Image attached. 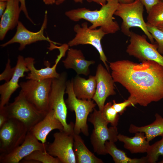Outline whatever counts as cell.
I'll return each mask as SVG.
<instances>
[{"mask_svg":"<svg viewBox=\"0 0 163 163\" xmlns=\"http://www.w3.org/2000/svg\"><path fill=\"white\" fill-rule=\"evenodd\" d=\"M128 60L109 63L114 82L123 86L136 104L147 106L163 98V66L151 60Z\"/></svg>","mask_w":163,"mask_h":163,"instance_id":"1","label":"cell"},{"mask_svg":"<svg viewBox=\"0 0 163 163\" xmlns=\"http://www.w3.org/2000/svg\"><path fill=\"white\" fill-rule=\"evenodd\" d=\"M119 4L117 0H107V3L99 10H90L82 8L66 11L65 14L73 21L84 19L89 21L92 24L89 27L91 29L100 27L106 34H113L120 29L113 17Z\"/></svg>","mask_w":163,"mask_h":163,"instance_id":"2","label":"cell"},{"mask_svg":"<svg viewBox=\"0 0 163 163\" xmlns=\"http://www.w3.org/2000/svg\"><path fill=\"white\" fill-rule=\"evenodd\" d=\"M52 78L36 81L31 79L20 83V92L37 111L45 115L49 110V94Z\"/></svg>","mask_w":163,"mask_h":163,"instance_id":"3","label":"cell"},{"mask_svg":"<svg viewBox=\"0 0 163 163\" xmlns=\"http://www.w3.org/2000/svg\"><path fill=\"white\" fill-rule=\"evenodd\" d=\"M144 5L140 0H135L129 3H119L114 15L122 20L121 29L126 35L129 37L133 27L140 28L152 43L154 41L152 36L148 31L143 18Z\"/></svg>","mask_w":163,"mask_h":163,"instance_id":"4","label":"cell"},{"mask_svg":"<svg viewBox=\"0 0 163 163\" xmlns=\"http://www.w3.org/2000/svg\"><path fill=\"white\" fill-rule=\"evenodd\" d=\"M65 93L68 95V98L65 101L67 109L72 112L74 111L75 113L74 132L78 134L81 132L85 136H88V117L89 113L93 111L97 104L93 100L77 98L73 91L72 80L67 81Z\"/></svg>","mask_w":163,"mask_h":163,"instance_id":"5","label":"cell"},{"mask_svg":"<svg viewBox=\"0 0 163 163\" xmlns=\"http://www.w3.org/2000/svg\"><path fill=\"white\" fill-rule=\"evenodd\" d=\"M88 120L94 126L90 141L94 152L99 155H106L105 143L107 141L115 143L118 140L117 128L108 127L109 123L103 117L101 111L95 108Z\"/></svg>","mask_w":163,"mask_h":163,"instance_id":"6","label":"cell"},{"mask_svg":"<svg viewBox=\"0 0 163 163\" xmlns=\"http://www.w3.org/2000/svg\"><path fill=\"white\" fill-rule=\"evenodd\" d=\"M67 78V73L63 72L58 78L52 79L49 107V110H54L56 117L62 124L63 130L71 133L74 130V124L72 122L69 124L67 122V108L64 99Z\"/></svg>","mask_w":163,"mask_h":163,"instance_id":"7","label":"cell"},{"mask_svg":"<svg viewBox=\"0 0 163 163\" xmlns=\"http://www.w3.org/2000/svg\"><path fill=\"white\" fill-rule=\"evenodd\" d=\"M3 107L9 118H14L21 122L28 131L45 116L35 109L20 92L13 102Z\"/></svg>","mask_w":163,"mask_h":163,"instance_id":"8","label":"cell"},{"mask_svg":"<svg viewBox=\"0 0 163 163\" xmlns=\"http://www.w3.org/2000/svg\"><path fill=\"white\" fill-rule=\"evenodd\" d=\"M73 30L76 34L75 37L68 43L69 46L71 47L81 44L92 45L97 51L100 60L109 72V67L107 63V59L101 44V40L104 35L107 34L106 33L101 27L97 29H90L86 22L83 23L81 26L79 24L75 25Z\"/></svg>","mask_w":163,"mask_h":163,"instance_id":"9","label":"cell"},{"mask_svg":"<svg viewBox=\"0 0 163 163\" xmlns=\"http://www.w3.org/2000/svg\"><path fill=\"white\" fill-rule=\"evenodd\" d=\"M28 132L21 122L14 118H9L0 127V154L8 153L20 145Z\"/></svg>","mask_w":163,"mask_h":163,"instance_id":"10","label":"cell"},{"mask_svg":"<svg viewBox=\"0 0 163 163\" xmlns=\"http://www.w3.org/2000/svg\"><path fill=\"white\" fill-rule=\"evenodd\" d=\"M146 37L131 31L129 36L130 43L126 50L127 53L141 61H153L163 66V56L158 52V45L148 42Z\"/></svg>","mask_w":163,"mask_h":163,"instance_id":"11","label":"cell"},{"mask_svg":"<svg viewBox=\"0 0 163 163\" xmlns=\"http://www.w3.org/2000/svg\"><path fill=\"white\" fill-rule=\"evenodd\" d=\"M74 130L68 133L64 130L55 133L54 139L48 143L46 152L52 156L57 157L61 163H76L73 149Z\"/></svg>","mask_w":163,"mask_h":163,"instance_id":"12","label":"cell"},{"mask_svg":"<svg viewBox=\"0 0 163 163\" xmlns=\"http://www.w3.org/2000/svg\"><path fill=\"white\" fill-rule=\"evenodd\" d=\"M48 143L39 142L34 135L28 131L23 142L8 153L0 154V163H18L33 151H46Z\"/></svg>","mask_w":163,"mask_h":163,"instance_id":"13","label":"cell"},{"mask_svg":"<svg viewBox=\"0 0 163 163\" xmlns=\"http://www.w3.org/2000/svg\"><path fill=\"white\" fill-rule=\"evenodd\" d=\"M47 24V12L46 11L43 24L40 30L37 32H33L27 30L21 22L19 21L17 26V30L14 36L10 40L1 45L3 47L14 43L20 44L19 50H24L27 45L40 41H46L54 44H60L51 40L44 35V30Z\"/></svg>","mask_w":163,"mask_h":163,"instance_id":"14","label":"cell"},{"mask_svg":"<svg viewBox=\"0 0 163 163\" xmlns=\"http://www.w3.org/2000/svg\"><path fill=\"white\" fill-rule=\"evenodd\" d=\"M96 87L93 100L99 110L101 111L107 98L116 94L114 90V82L111 74L101 64H99L95 74Z\"/></svg>","mask_w":163,"mask_h":163,"instance_id":"15","label":"cell"},{"mask_svg":"<svg viewBox=\"0 0 163 163\" xmlns=\"http://www.w3.org/2000/svg\"><path fill=\"white\" fill-rule=\"evenodd\" d=\"M68 48L67 46L64 44L57 47V49L59 51V54L57 56L55 64L52 67H50L49 62L46 61L45 62L46 67L39 69H37L34 66L35 62L34 58L31 57L25 58L27 66L30 72L26 76V78L27 80L40 81L48 78H58L60 74L57 73L56 71L57 65L61 59L65 56L66 51L69 49Z\"/></svg>","mask_w":163,"mask_h":163,"instance_id":"16","label":"cell"},{"mask_svg":"<svg viewBox=\"0 0 163 163\" xmlns=\"http://www.w3.org/2000/svg\"><path fill=\"white\" fill-rule=\"evenodd\" d=\"M14 74L10 80L0 86V108L8 104L12 94L20 87L18 82L21 78L24 76V73L29 72L25 58L21 55L17 58Z\"/></svg>","mask_w":163,"mask_h":163,"instance_id":"17","label":"cell"},{"mask_svg":"<svg viewBox=\"0 0 163 163\" xmlns=\"http://www.w3.org/2000/svg\"><path fill=\"white\" fill-rule=\"evenodd\" d=\"M64 130L61 122L56 117L53 110H49L44 118L35 124L30 129L31 132L42 143L46 142L47 136L54 129Z\"/></svg>","mask_w":163,"mask_h":163,"instance_id":"18","label":"cell"},{"mask_svg":"<svg viewBox=\"0 0 163 163\" xmlns=\"http://www.w3.org/2000/svg\"><path fill=\"white\" fill-rule=\"evenodd\" d=\"M19 0H8L0 22V40H3L8 32L17 26L21 11Z\"/></svg>","mask_w":163,"mask_h":163,"instance_id":"19","label":"cell"},{"mask_svg":"<svg viewBox=\"0 0 163 163\" xmlns=\"http://www.w3.org/2000/svg\"><path fill=\"white\" fill-rule=\"evenodd\" d=\"M62 62L66 69H73L77 75L87 76L90 73L89 66L95 62L86 60L81 50L70 48L68 50L67 56Z\"/></svg>","mask_w":163,"mask_h":163,"instance_id":"20","label":"cell"},{"mask_svg":"<svg viewBox=\"0 0 163 163\" xmlns=\"http://www.w3.org/2000/svg\"><path fill=\"white\" fill-rule=\"evenodd\" d=\"M72 80L73 91L77 98L88 100L92 99L96 87L95 76L90 75L86 79L77 75Z\"/></svg>","mask_w":163,"mask_h":163,"instance_id":"21","label":"cell"},{"mask_svg":"<svg viewBox=\"0 0 163 163\" xmlns=\"http://www.w3.org/2000/svg\"><path fill=\"white\" fill-rule=\"evenodd\" d=\"M117 138L124 143V148L132 153H146L150 145L143 132H136L132 137L119 134Z\"/></svg>","mask_w":163,"mask_h":163,"instance_id":"22","label":"cell"},{"mask_svg":"<svg viewBox=\"0 0 163 163\" xmlns=\"http://www.w3.org/2000/svg\"><path fill=\"white\" fill-rule=\"evenodd\" d=\"M73 149L77 163H103V161L96 157L87 148L79 134L74 131Z\"/></svg>","mask_w":163,"mask_h":163,"instance_id":"23","label":"cell"},{"mask_svg":"<svg viewBox=\"0 0 163 163\" xmlns=\"http://www.w3.org/2000/svg\"><path fill=\"white\" fill-rule=\"evenodd\" d=\"M155 120L147 125L138 126L133 124L130 125L129 131L130 133H144L147 140L149 142L158 136L163 137V117L158 113L155 114Z\"/></svg>","mask_w":163,"mask_h":163,"instance_id":"24","label":"cell"},{"mask_svg":"<svg viewBox=\"0 0 163 163\" xmlns=\"http://www.w3.org/2000/svg\"><path fill=\"white\" fill-rule=\"evenodd\" d=\"M105 146L107 154L111 156L115 163H148L146 156L133 158L128 157L124 151L117 148L114 142L107 141Z\"/></svg>","mask_w":163,"mask_h":163,"instance_id":"25","label":"cell"},{"mask_svg":"<svg viewBox=\"0 0 163 163\" xmlns=\"http://www.w3.org/2000/svg\"><path fill=\"white\" fill-rule=\"evenodd\" d=\"M147 19V23L155 27L163 23V1H161L152 8Z\"/></svg>","mask_w":163,"mask_h":163,"instance_id":"26","label":"cell"},{"mask_svg":"<svg viewBox=\"0 0 163 163\" xmlns=\"http://www.w3.org/2000/svg\"><path fill=\"white\" fill-rule=\"evenodd\" d=\"M23 159L32 160L38 163H61L58 158L52 156L46 151L40 150L33 151Z\"/></svg>","mask_w":163,"mask_h":163,"instance_id":"27","label":"cell"},{"mask_svg":"<svg viewBox=\"0 0 163 163\" xmlns=\"http://www.w3.org/2000/svg\"><path fill=\"white\" fill-rule=\"evenodd\" d=\"M146 153L148 162L149 163H156L160 156H163V137L161 140L150 145Z\"/></svg>","mask_w":163,"mask_h":163,"instance_id":"28","label":"cell"},{"mask_svg":"<svg viewBox=\"0 0 163 163\" xmlns=\"http://www.w3.org/2000/svg\"><path fill=\"white\" fill-rule=\"evenodd\" d=\"M101 112L103 117L108 123H110L111 126L117 127L119 119V114L113 107L111 102H107L105 104Z\"/></svg>","mask_w":163,"mask_h":163,"instance_id":"29","label":"cell"},{"mask_svg":"<svg viewBox=\"0 0 163 163\" xmlns=\"http://www.w3.org/2000/svg\"><path fill=\"white\" fill-rule=\"evenodd\" d=\"M146 24L148 31L157 43L158 52L161 54L163 55V30L147 23Z\"/></svg>","mask_w":163,"mask_h":163,"instance_id":"30","label":"cell"},{"mask_svg":"<svg viewBox=\"0 0 163 163\" xmlns=\"http://www.w3.org/2000/svg\"><path fill=\"white\" fill-rule=\"evenodd\" d=\"M135 104H136L134 100L129 97L127 99L120 103H117L114 100H113L112 106L119 115H121L124 113L127 107Z\"/></svg>","mask_w":163,"mask_h":163,"instance_id":"31","label":"cell"},{"mask_svg":"<svg viewBox=\"0 0 163 163\" xmlns=\"http://www.w3.org/2000/svg\"><path fill=\"white\" fill-rule=\"evenodd\" d=\"M15 67L12 68L10 64V60L8 59L4 71L0 75V80H5V82L8 81L14 73Z\"/></svg>","mask_w":163,"mask_h":163,"instance_id":"32","label":"cell"},{"mask_svg":"<svg viewBox=\"0 0 163 163\" xmlns=\"http://www.w3.org/2000/svg\"><path fill=\"white\" fill-rule=\"evenodd\" d=\"M145 7L148 14L152 8L159 2L160 0H140Z\"/></svg>","mask_w":163,"mask_h":163,"instance_id":"33","label":"cell"},{"mask_svg":"<svg viewBox=\"0 0 163 163\" xmlns=\"http://www.w3.org/2000/svg\"><path fill=\"white\" fill-rule=\"evenodd\" d=\"M8 115L3 107L0 108V127H1L8 120Z\"/></svg>","mask_w":163,"mask_h":163,"instance_id":"34","label":"cell"},{"mask_svg":"<svg viewBox=\"0 0 163 163\" xmlns=\"http://www.w3.org/2000/svg\"><path fill=\"white\" fill-rule=\"evenodd\" d=\"M20 4V8L24 14L27 18L32 23L35 25V24L29 17L27 12L25 3V0H19Z\"/></svg>","mask_w":163,"mask_h":163,"instance_id":"35","label":"cell"},{"mask_svg":"<svg viewBox=\"0 0 163 163\" xmlns=\"http://www.w3.org/2000/svg\"><path fill=\"white\" fill-rule=\"evenodd\" d=\"M7 5V2L0 1V17H1L4 12Z\"/></svg>","mask_w":163,"mask_h":163,"instance_id":"36","label":"cell"},{"mask_svg":"<svg viewBox=\"0 0 163 163\" xmlns=\"http://www.w3.org/2000/svg\"><path fill=\"white\" fill-rule=\"evenodd\" d=\"M89 2H95L97 4L101 5V6L105 5L107 2V0H87Z\"/></svg>","mask_w":163,"mask_h":163,"instance_id":"37","label":"cell"},{"mask_svg":"<svg viewBox=\"0 0 163 163\" xmlns=\"http://www.w3.org/2000/svg\"><path fill=\"white\" fill-rule=\"evenodd\" d=\"M65 0H56L55 4L56 5H59L62 3ZM75 2H80L82 3L84 0H73Z\"/></svg>","mask_w":163,"mask_h":163,"instance_id":"38","label":"cell"},{"mask_svg":"<svg viewBox=\"0 0 163 163\" xmlns=\"http://www.w3.org/2000/svg\"><path fill=\"white\" fill-rule=\"evenodd\" d=\"M46 5H52L55 3L56 0H43Z\"/></svg>","mask_w":163,"mask_h":163,"instance_id":"39","label":"cell"},{"mask_svg":"<svg viewBox=\"0 0 163 163\" xmlns=\"http://www.w3.org/2000/svg\"><path fill=\"white\" fill-rule=\"evenodd\" d=\"M119 3H129L132 2L135 0H117Z\"/></svg>","mask_w":163,"mask_h":163,"instance_id":"40","label":"cell"},{"mask_svg":"<svg viewBox=\"0 0 163 163\" xmlns=\"http://www.w3.org/2000/svg\"><path fill=\"white\" fill-rule=\"evenodd\" d=\"M159 29L163 30V23L159 25L158 26L156 27Z\"/></svg>","mask_w":163,"mask_h":163,"instance_id":"41","label":"cell"},{"mask_svg":"<svg viewBox=\"0 0 163 163\" xmlns=\"http://www.w3.org/2000/svg\"><path fill=\"white\" fill-rule=\"evenodd\" d=\"M8 0H0V1H4L7 2Z\"/></svg>","mask_w":163,"mask_h":163,"instance_id":"42","label":"cell"},{"mask_svg":"<svg viewBox=\"0 0 163 163\" xmlns=\"http://www.w3.org/2000/svg\"><path fill=\"white\" fill-rule=\"evenodd\" d=\"M160 163H163V159L161 161L159 162Z\"/></svg>","mask_w":163,"mask_h":163,"instance_id":"43","label":"cell"},{"mask_svg":"<svg viewBox=\"0 0 163 163\" xmlns=\"http://www.w3.org/2000/svg\"><path fill=\"white\" fill-rule=\"evenodd\" d=\"M161 1H163V0H160Z\"/></svg>","mask_w":163,"mask_h":163,"instance_id":"44","label":"cell"},{"mask_svg":"<svg viewBox=\"0 0 163 163\" xmlns=\"http://www.w3.org/2000/svg\"></svg>","mask_w":163,"mask_h":163,"instance_id":"45","label":"cell"}]
</instances>
